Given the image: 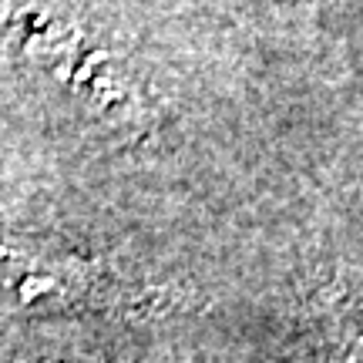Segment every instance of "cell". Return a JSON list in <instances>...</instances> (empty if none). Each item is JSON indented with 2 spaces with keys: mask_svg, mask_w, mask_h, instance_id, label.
I'll return each instance as SVG.
<instances>
[{
  "mask_svg": "<svg viewBox=\"0 0 363 363\" xmlns=\"http://www.w3.org/2000/svg\"><path fill=\"white\" fill-rule=\"evenodd\" d=\"M88 286L81 259L40 246L0 242V313H40L67 306Z\"/></svg>",
  "mask_w": 363,
  "mask_h": 363,
  "instance_id": "1",
  "label": "cell"
},
{
  "mask_svg": "<svg viewBox=\"0 0 363 363\" xmlns=\"http://www.w3.org/2000/svg\"><path fill=\"white\" fill-rule=\"evenodd\" d=\"M17 363H104V360L81 350H40V353H30V357H21Z\"/></svg>",
  "mask_w": 363,
  "mask_h": 363,
  "instance_id": "2",
  "label": "cell"
}]
</instances>
